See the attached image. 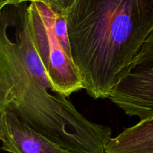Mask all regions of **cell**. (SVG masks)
Returning a JSON list of instances; mask_svg holds the SVG:
<instances>
[{
	"label": "cell",
	"mask_w": 153,
	"mask_h": 153,
	"mask_svg": "<svg viewBox=\"0 0 153 153\" xmlns=\"http://www.w3.org/2000/svg\"><path fill=\"white\" fill-rule=\"evenodd\" d=\"M29 2L0 10V110L70 153H105L110 127L84 117L47 74L29 29Z\"/></svg>",
	"instance_id": "1"
},
{
	"label": "cell",
	"mask_w": 153,
	"mask_h": 153,
	"mask_svg": "<svg viewBox=\"0 0 153 153\" xmlns=\"http://www.w3.org/2000/svg\"><path fill=\"white\" fill-rule=\"evenodd\" d=\"M67 25L83 89L107 98L152 32L153 0H75Z\"/></svg>",
	"instance_id": "2"
},
{
	"label": "cell",
	"mask_w": 153,
	"mask_h": 153,
	"mask_svg": "<svg viewBox=\"0 0 153 153\" xmlns=\"http://www.w3.org/2000/svg\"><path fill=\"white\" fill-rule=\"evenodd\" d=\"M56 9L39 1L29 2L28 23L35 48L56 90L68 98L83 89L78 68L71 53L69 38L56 30Z\"/></svg>",
	"instance_id": "3"
},
{
	"label": "cell",
	"mask_w": 153,
	"mask_h": 153,
	"mask_svg": "<svg viewBox=\"0 0 153 153\" xmlns=\"http://www.w3.org/2000/svg\"><path fill=\"white\" fill-rule=\"evenodd\" d=\"M130 117H153V30L120 74L109 95Z\"/></svg>",
	"instance_id": "4"
},
{
	"label": "cell",
	"mask_w": 153,
	"mask_h": 153,
	"mask_svg": "<svg viewBox=\"0 0 153 153\" xmlns=\"http://www.w3.org/2000/svg\"><path fill=\"white\" fill-rule=\"evenodd\" d=\"M0 141L10 153H70L6 110H0Z\"/></svg>",
	"instance_id": "5"
},
{
	"label": "cell",
	"mask_w": 153,
	"mask_h": 153,
	"mask_svg": "<svg viewBox=\"0 0 153 153\" xmlns=\"http://www.w3.org/2000/svg\"><path fill=\"white\" fill-rule=\"evenodd\" d=\"M105 153H153V117L140 120L111 138Z\"/></svg>",
	"instance_id": "6"
},
{
	"label": "cell",
	"mask_w": 153,
	"mask_h": 153,
	"mask_svg": "<svg viewBox=\"0 0 153 153\" xmlns=\"http://www.w3.org/2000/svg\"><path fill=\"white\" fill-rule=\"evenodd\" d=\"M32 1H39L46 3L65 14L68 13L69 10L75 2V0H19V2H32Z\"/></svg>",
	"instance_id": "7"
},
{
	"label": "cell",
	"mask_w": 153,
	"mask_h": 153,
	"mask_svg": "<svg viewBox=\"0 0 153 153\" xmlns=\"http://www.w3.org/2000/svg\"><path fill=\"white\" fill-rule=\"evenodd\" d=\"M19 3V0H0V10L8 4Z\"/></svg>",
	"instance_id": "8"
}]
</instances>
